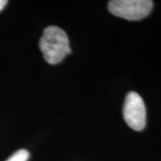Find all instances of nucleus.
Masks as SVG:
<instances>
[{"mask_svg": "<svg viewBox=\"0 0 161 161\" xmlns=\"http://www.w3.org/2000/svg\"><path fill=\"white\" fill-rule=\"evenodd\" d=\"M40 48L43 58L50 64L60 63L67 54L72 52L65 31L54 25L44 30L40 40Z\"/></svg>", "mask_w": 161, "mask_h": 161, "instance_id": "nucleus-1", "label": "nucleus"}, {"mask_svg": "<svg viewBox=\"0 0 161 161\" xmlns=\"http://www.w3.org/2000/svg\"><path fill=\"white\" fill-rule=\"evenodd\" d=\"M108 8L115 16L129 21H139L150 14L153 2L150 0H112L108 2Z\"/></svg>", "mask_w": 161, "mask_h": 161, "instance_id": "nucleus-2", "label": "nucleus"}, {"mask_svg": "<svg viewBox=\"0 0 161 161\" xmlns=\"http://www.w3.org/2000/svg\"><path fill=\"white\" fill-rule=\"evenodd\" d=\"M123 115L127 125L134 131H142L146 125V107L137 92H130L125 97Z\"/></svg>", "mask_w": 161, "mask_h": 161, "instance_id": "nucleus-3", "label": "nucleus"}, {"mask_svg": "<svg viewBox=\"0 0 161 161\" xmlns=\"http://www.w3.org/2000/svg\"><path fill=\"white\" fill-rule=\"evenodd\" d=\"M30 153L26 150H19L14 152L6 161H28Z\"/></svg>", "mask_w": 161, "mask_h": 161, "instance_id": "nucleus-4", "label": "nucleus"}, {"mask_svg": "<svg viewBox=\"0 0 161 161\" xmlns=\"http://www.w3.org/2000/svg\"><path fill=\"white\" fill-rule=\"evenodd\" d=\"M6 4H7V1H6V0H0V11L3 10V8L6 6Z\"/></svg>", "mask_w": 161, "mask_h": 161, "instance_id": "nucleus-5", "label": "nucleus"}]
</instances>
